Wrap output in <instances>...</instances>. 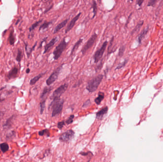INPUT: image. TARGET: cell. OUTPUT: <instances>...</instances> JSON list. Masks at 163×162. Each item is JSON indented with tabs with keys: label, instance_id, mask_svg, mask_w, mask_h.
Returning a JSON list of instances; mask_svg holds the SVG:
<instances>
[{
	"label": "cell",
	"instance_id": "ffe728a7",
	"mask_svg": "<svg viewBox=\"0 0 163 162\" xmlns=\"http://www.w3.org/2000/svg\"><path fill=\"white\" fill-rule=\"evenodd\" d=\"M144 24V21H142L141 22H140L137 24V25L135 26V27L133 30V31H132L131 33V35H133L134 34V33H135V32H137L138 31H139L141 28V27L143 26Z\"/></svg>",
	"mask_w": 163,
	"mask_h": 162
},
{
	"label": "cell",
	"instance_id": "d4e9b609",
	"mask_svg": "<svg viewBox=\"0 0 163 162\" xmlns=\"http://www.w3.org/2000/svg\"><path fill=\"white\" fill-rule=\"evenodd\" d=\"M15 37H14V32L12 31L11 32L10 36H9V42H10V44L11 45L14 44V43L15 42Z\"/></svg>",
	"mask_w": 163,
	"mask_h": 162
},
{
	"label": "cell",
	"instance_id": "1f68e13d",
	"mask_svg": "<svg viewBox=\"0 0 163 162\" xmlns=\"http://www.w3.org/2000/svg\"><path fill=\"white\" fill-rule=\"evenodd\" d=\"M74 116L73 115H71L68 118V119L66 121V124L68 125L72 124L73 122V119L74 118Z\"/></svg>",
	"mask_w": 163,
	"mask_h": 162
},
{
	"label": "cell",
	"instance_id": "cb8c5ba5",
	"mask_svg": "<svg viewBox=\"0 0 163 162\" xmlns=\"http://www.w3.org/2000/svg\"><path fill=\"white\" fill-rule=\"evenodd\" d=\"M45 101L46 100H42V101L40 103V114H43L45 108Z\"/></svg>",
	"mask_w": 163,
	"mask_h": 162
},
{
	"label": "cell",
	"instance_id": "7a4b0ae2",
	"mask_svg": "<svg viewBox=\"0 0 163 162\" xmlns=\"http://www.w3.org/2000/svg\"><path fill=\"white\" fill-rule=\"evenodd\" d=\"M104 76L103 75H99L97 76L94 77L88 82L86 90L90 93L96 91L103 79Z\"/></svg>",
	"mask_w": 163,
	"mask_h": 162
},
{
	"label": "cell",
	"instance_id": "6da1fadb",
	"mask_svg": "<svg viewBox=\"0 0 163 162\" xmlns=\"http://www.w3.org/2000/svg\"><path fill=\"white\" fill-rule=\"evenodd\" d=\"M64 100L59 98H54L53 101L50 104L49 109H53L52 117H54L59 114L62 111L63 108Z\"/></svg>",
	"mask_w": 163,
	"mask_h": 162
},
{
	"label": "cell",
	"instance_id": "836d02e7",
	"mask_svg": "<svg viewBox=\"0 0 163 162\" xmlns=\"http://www.w3.org/2000/svg\"><path fill=\"white\" fill-rule=\"evenodd\" d=\"M91 101H90V99H88L86 101L84 104H83V108H87L88 107V106H89L90 105H91Z\"/></svg>",
	"mask_w": 163,
	"mask_h": 162
},
{
	"label": "cell",
	"instance_id": "d6986e66",
	"mask_svg": "<svg viewBox=\"0 0 163 162\" xmlns=\"http://www.w3.org/2000/svg\"><path fill=\"white\" fill-rule=\"evenodd\" d=\"M92 8H93V16L92 17V19H94L95 17L96 16L97 14V5L96 4V1L95 0H93L92 4Z\"/></svg>",
	"mask_w": 163,
	"mask_h": 162
},
{
	"label": "cell",
	"instance_id": "603a6c76",
	"mask_svg": "<svg viewBox=\"0 0 163 162\" xmlns=\"http://www.w3.org/2000/svg\"><path fill=\"white\" fill-rule=\"evenodd\" d=\"M43 20H39L38 22H35L29 28V31L30 32H32L36 28H37L39 25L42 22Z\"/></svg>",
	"mask_w": 163,
	"mask_h": 162
},
{
	"label": "cell",
	"instance_id": "8d00e7d4",
	"mask_svg": "<svg viewBox=\"0 0 163 162\" xmlns=\"http://www.w3.org/2000/svg\"><path fill=\"white\" fill-rule=\"evenodd\" d=\"M53 7V4L52 5V6H50L49 8H48L47 9H46V10L44 11V14H46V13H47V12H48L51 9H52V7Z\"/></svg>",
	"mask_w": 163,
	"mask_h": 162
},
{
	"label": "cell",
	"instance_id": "30bf717a",
	"mask_svg": "<svg viewBox=\"0 0 163 162\" xmlns=\"http://www.w3.org/2000/svg\"><path fill=\"white\" fill-rule=\"evenodd\" d=\"M58 37H55L53 38L50 41V42L44 46L43 54H45L47 52H48L51 50V49L53 47V46L54 45L56 42L58 41Z\"/></svg>",
	"mask_w": 163,
	"mask_h": 162
},
{
	"label": "cell",
	"instance_id": "f1b7e54d",
	"mask_svg": "<svg viewBox=\"0 0 163 162\" xmlns=\"http://www.w3.org/2000/svg\"><path fill=\"white\" fill-rule=\"evenodd\" d=\"M127 61H128V60L125 59V60H124V61H123L122 63H120V64L116 67V68H115V70L119 69L122 68L123 67H124L126 65V64L127 63Z\"/></svg>",
	"mask_w": 163,
	"mask_h": 162
},
{
	"label": "cell",
	"instance_id": "2e32d148",
	"mask_svg": "<svg viewBox=\"0 0 163 162\" xmlns=\"http://www.w3.org/2000/svg\"><path fill=\"white\" fill-rule=\"evenodd\" d=\"M83 39H80L73 45L71 51V53H70V56H72L74 53L75 52V51L77 50V49L79 48V47L80 46V45L82 44V43L83 42Z\"/></svg>",
	"mask_w": 163,
	"mask_h": 162
},
{
	"label": "cell",
	"instance_id": "b9f144b4",
	"mask_svg": "<svg viewBox=\"0 0 163 162\" xmlns=\"http://www.w3.org/2000/svg\"><path fill=\"white\" fill-rule=\"evenodd\" d=\"M130 1H132V2H133V1H134V0H130Z\"/></svg>",
	"mask_w": 163,
	"mask_h": 162
},
{
	"label": "cell",
	"instance_id": "7402d4cb",
	"mask_svg": "<svg viewBox=\"0 0 163 162\" xmlns=\"http://www.w3.org/2000/svg\"><path fill=\"white\" fill-rule=\"evenodd\" d=\"M52 22H45L43 24H42L40 28H39V31L41 30H44L46 29L49 27V26L52 23Z\"/></svg>",
	"mask_w": 163,
	"mask_h": 162
},
{
	"label": "cell",
	"instance_id": "484cf974",
	"mask_svg": "<svg viewBox=\"0 0 163 162\" xmlns=\"http://www.w3.org/2000/svg\"><path fill=\"white\" fill-rule=\"evenodd\" d=\"M13 118H14V116L11 117H10L7 120L6 123H5V124L3 126L5 128H7L8 127V126H11V125L12 124V122L13 121Z\"/></svg>",
	"mask_w": 163,
	"mask_h": 162
},
{
	"label": "cell",
	"instance_id": "f546056e",
	"mask_svg": "<svg viewBox=\"0 0 163 162\" xmlns=\"http://www.w3.org/2000/svg\"><path fill=\"white\" fill-rule=\"evenodd\" d=\"M22 58V52L20 50H18L16 59L18 62H20Z\"/></svg>",
	"mask_w": 163,
	"mask_h": 162
},
{
	"label": "cell",
	"instance_id": "8fae6325",
	"mask_svg": "<svg viewBox=\"0 0 163 162\" xmlns=\"http://www.w3.org/2000/svg\"><path fill=\"white\" fill-rule=\"evenodd\" d=\"M149 31V27H147L146 28L144 29L143 31L140 33V34L137 37L136 40L139 44H141L142 40L144 38L146 34H147Z\"/></svg>",
	"mask_w": 163,
	"mask_h": 162
},
{
	"label": "cell",
	"instance_id": "e0dca14e",
	"mask_svg": "<svg viewBox=\"0 0 163 162\" xmlns=\"http://www.w3.org/2000/svg\"><path fill=\"white\" fill-rule=\"evenodd\" d=\"M45 73L46 72L42 73L41 74H39L37 76H35V77H34V78L31 79L30 80V84L32 86L34 85L44 75V74H45Z\"/></svg>",
	"mask_w": 163,
	"mask_h": 162
},
{
	"label": "cell",
	"instance_id": "83f0119b",
	"mask_svg": "<svg viewBox=\"0 0 163 162\" xmlns=\"http://www.w3.org/2000/svg\"><path fill=\"white\" fill-rule=\"evenodd\" d=\"M39 135L40 136H43V135H46L48 136H49L50 133H49V130L48 129H44V130H43L39 131Z\"/></svg>",
	"mask_w": 163,
	"mask_h": 162
},
{
	"label": "cell",
	"instance_id": "5bb4252c",
	"mask_svg": "<svg viewBox=\"0 0 163 162\" xmlns=\"http://www.w3.org/2000/svg\"><path fill=\"white\" fill-rule=\"evenodd\" d=\"M108 108L107 107H105L103 108L101 110L96 113V117L98 119H102L104 117V116L108 112Z\"/></svg>",
	"mask_w": 163,
	"mask_h": 162
},
{
	"label": "cell",
	"instance_id": "8992f818",
	"mask_svg": "<svg viewBox=\"0 0 163 162\" xmlns=\"http://www.w3.org/2000/svg\"><path fill=\"white\" fill-rule=\"evenodd\" d=\"M63 64L61 65L60 67H59L57 68H56L53 73L51 75V76L49 77V78L46 80V84L47 86H49L52 84H53L55 81L57 79L60 70L62 68Z\"/></svg>",
	"mask_w": 163,
	"mask_h": 162
},
{
	"label": "cell",
	"instance_id": "ac0fdd59",
	"mask_svg": "<svg viewBox=\"0 0 163 162\" xmlns=\"http://www.w3.org/2000/svg\"><path fill=\"white\" fill-rule=\"evenodd\" d=\"M105 98V94L103 92H99L98 94V97L95 99V103L99 105L100 104L102 101Z\"/></svg>",
	"mask_w": 163,
	"mask_h": 162
},
{
	"label": "cell",
	"instance_id": "4316f807",
	"mask_svg": "<svg viewBox=\"0 0 163 162\" xmlns=\"http://www.w3.org/2000/svg\"><path fill=\"white\" fill-rule=\"evenodd\" d=\"M125 45L121 46V47L120 48L119 50V52H118V56L120 57H122L123 56L124 53L125 51Z\"/></svg>",
	"mask_w": 163,
	"mask_h": 162
},
{
	"label": "cell",
	"instance_id": "9a60e30c",
	"mask_svg": "<svg viewBox=\"0 0 163 162\" xmlns=\"http://www.w3.org/2000/svg\"><path fill=\"white\" fill-rule=\"evenodd\" d=\"M52 90V88L51 87H45L40 96L41 99H42V100H46L47 96Z\"/></svg>",
	"mask_w": 163,
	"mask_h": 162
},
{
	"label": "cell",
	"instance_id": "74e56055",
	"mask_svg": "<svg viewBox=\"0 0 163 162\" xmlns=\"http://www.w3.org/2000/svg\"><path fill=\"white\" fill-rule=\"evenodd\" d=\"M90 153V152H88L87 153H85V152H82L80 153V154H81V155H84V156H87L88 155V154Z\"/></svg>",
	"mask_w": 163,
	"mask_h": 162
},
{
	"label": "cell",
	"instance_id": "d590c367",
	"mask_svg": "<svg viewBox=\"0 0 163 162\" xmlns=\"http://www.w3.org/2000/svg\"><path fill=\"white\" fill-rule=\"evenodd\" d=\"M102 66H103V63H102V61L101 62V63H100V64L97 66V67L96 68V72L97 71H98L99 70H100L102 67Z\"/></svg>",
	"mask_w": 163,
	"mask_h": 162
},
{
	"label": "cell",
	"instance_id": "4fadbf2b",
	"mask_svg": "<svg viewBox=\"0 0 163 162\" xmlns=\"http://www.w3.org/2000/svg\"><path fill=\"white\" fill-rule=\"evenodd\" d=\"M18 73V69L16 67H14L7 74V78L8 80L11 79L12 78H15Z\"/></svg>",
	"mask_w": 163,
	"mask_h": 162
},
{
	"label": "cell",
	"instance_id": "9c48e42d",
	"mask_svg": "<svg viewBox=\"0 0 163 162\" xmlns=\"http://www.w3.org/2000/svg\"><path fill=\"white\" fill-rule=\"evenodd\" d=\"M81 15V13H79L74 18L72 19V20L70 21V22H69V23L68 24V25H67L65 29V33H67L69 31H70L73 28L76 22L79 19Z\"/></svg>",
	"mask_w": 163,
	"mask_h": 162
},
{
	"label": "cell",
	"instance_id": "3957f363",
	"mask_svg": "<svg viewBox=\"0 0 163 162\" xmlns=\"http://www.w3.org/2000/svg\"><path fill=\"white\" fill-rule=\"evenodd\" d=\"M68 43V42H66L65 38H64L56 47L53 52V58L54 60H57L61 57L63 52L65 50Z\"/></svg>",
	"mask_w": 163,
	"mask_h": 162
},
{
	"label": "cell",
	"instance_id": "4dcf8cb0",
	"mask_svg": "<svg viewBox=\"0 0 163 162\" xmlns=\"http://www.w3.org/2000/svg\"><path fill=\"white\" fill-rule=\"evenodd\" d=\"M157 1L158 0H149L147 4V6H154Z\"/></svg>",
	"mask_w": 163,
	"mask_h": 162
},
{
	"label": "cell",
	"instance_id": "44dd1931",
	"mask_svg": "<svg viewBox=\"0 0 163 162\" xmlns=\"http://www.w3.org/2000/svg\"><path fill=\"white\" fill-rule=\"evenodd\" d=\"M0 149H1V151L3 153H5L8 151L9 149V145L6 143H4L0 144Z\"/></svg>",
	"mask_w": 163,
	"mask_h": 162
},
{
	"label": "cell",
	"instance_id": "d6a6232c",
	"mask_svg": "<svg viewBox=\"0 0 163 162\" xmlns=\"http://www.w3.org/2000/svg\"><path fill=\"white\" fill-rule=\"evenodd\" d=\"M65 125V123L64 121H61V122H59L58 123V125H57V127L59 129H62V128L63 127V126Z\"/></svg>",
	"mask_w": 163,
	"mask_h": 162
},
{
	"label": "cell",
	"instance_id": "277c9868",
	"mask_svg": "<svg viewBox=\"0 0 163 162\" xmlns=\"http://www.w3.org/2000/svg\"><path fill=\"white\" fill-rule=\"evenodd\" d=\"M97 37L98 35L96 33H95L89 39L81 50V52L83 55H85L86 53L93 46L97 39Z\"/></svg>",
	"mask_w": 163,
	"mask_h": 162
},
{
	"label": "cell",
	"instance_id": "f35d334b",
	"mask_svg": "<svg viewBox=\"0 0 163 162\" xmlns=\"http://www.w3.org/2000/svg\"><path fill=\"white\" fill-rule=\"evenodd\" d=\"M47 37H46V38H44V39L41 42V44H40V47H39V48L40 47H42V44H43V43L44 42V41H45L46 40V39H47Z\"/></svg>",
	"mask_w": 163,
	"mask_h": 162
},
{
	"label": "cell",
	"instance_id": "ab89813d",
	"mask_svg": "<svg viewBox=\"0 0 163 162\" xmlns=\"http://www.w3.org/2000/svg\"><path fill=\"white\" fill-rule=\"evenodd\" d=\"M30 69L29 68H28L26 69V73L28 74V73H30Z\"/></svg>",
	"mask_w": 163,
	"mask_h": 162
},
{
	"label": "cell",
	"instance_id": "60d3db41",
	"mask_svg": "<svg viewBox=\"0 0 163 162\" xmlns=\"http://www.w3.org/2000/svg\"><path fill=\"white\" fill-rule=\"evenodd\" d=\"M3 100L1 99V95H0V102H1Z\"/></svg>",
	"mask_w": 163,
	"mask_h": 162
},
{
	"label": "cell",
	"instance_id": "e575fe53",
	"mask_svg": "<svg viewBox=\"0 0 163 162\" xmlns=\"http://www.w3.org/2000/svg\"><path fill=\"white\" fill-rule=\"evenodd\" d=\"M144 1V0H137V1H136V4H137L139 6H141L142 5V4H143Z\"/></svg>",
	"mask_w": 163,
	"mask_h": 162
},
{
	"label": "cell",
	"instance_id": "ba28073f",
	"mask_svg": "<svg viewBox=\"0 0 163 162\" xmlns=\"http://www.w3.org/2000/svg\"><path fill=\"white\" fill-rule=\"evenodd\" d=\"M74 135V132L72 130H69L62 133L59 137L60 141L63 142H67L71 140Z\"/></svg>",
	"mask_w": 163,
	"mask_h": 162
},
{
	"label": "cell",
	"instance_id": "5b68a950",
	"mask_svg": "<svg viewBox=\"0 0 163 162\" xmlns=\"http://www.w3.org/2000/svg\"><path fill=\"white\" fill-rule=\"evenodd\" d=\"M108 43V42L107 41H105L102 44L101 48L97 50H96V52L95 53L94 55L93 56V58L95 63H96L98 62L99 60L102 58L107 47Z\"/></svg>",
	"mask_w": 163,
	"mask_h": 162
},
{
	"label": "cell",
	"instance_id": "52a82bcc",
	"mask_svg": "<svg viewBox=\"0 0 163 162\" xmlns=\"http://www.w3.org/2000/svg\"><path fill=\"white\" fill-rule=\"evenodd\" d=\"M68 84H64L60 86L56 90H55V91H54L52 97H51V99H53L54 98H60L61 95L68 88Z\"/></svg>",
	"mask_w": 163,
	"mask_h": 162
},
{
	"label": "cell",
	"instance_id": "7c38bea8",
	"mask_svg": "<svg viewBox=\"0 0 163 162\" xmlns=\"http://www.w3.org/2000/svg\"><path fill=\"white\" fill-rule=\"evenodd\" d=\"M69 19H67L64 20V21H63L62 22H60L59 24H58L54 28V31H53V34H56L57 32H58L62 29L63 28H64L67 24V23H68V21H69Z\"/></svg>",
	"mask_w": 163,
	"mask_h": 162
}]
</instances>
